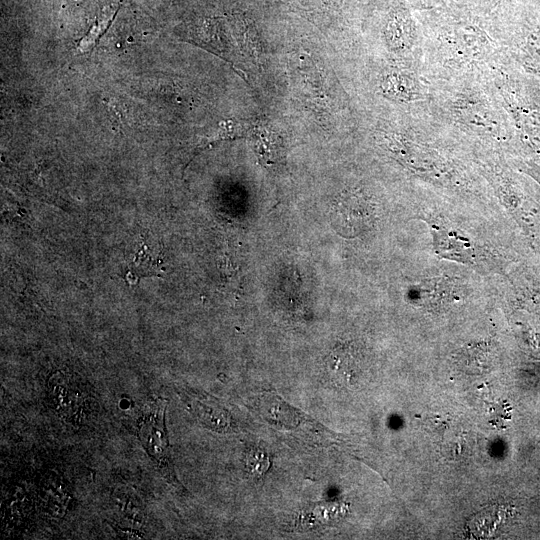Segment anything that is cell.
I'll return each mask as SVG.
<instances>
[{
	"label": "cell",
	"instance_id": "1",
	"mask_svg": "<svg viewBox=\"0 0 540 540\" xmlns=\"http://www.w3.org/2000/svg\"><path fill=\"white\" fill-rule=\"evenodd\" d=\"M167 401L156 398L145 407L138 424L139 439L162 476L180 488L175 474L165 425Z\"/></svg>",
	"mask_w": 540,
	"mask_h": 540
},
{
	"label": "cell",
	"instance_id": "2",
	"mask_svg": "<svg viewBox=\"0 0 540 540\" xmlns=\"http://www.w3.org/2000/svg\"><path fill=\"white\" fill-rule=\"evenodd\" d=\"M330 221L339 235L352 238L372 225L373 211L361 198L353 195L342 196L331 208Z\"/></svg>",
	"mask_w": 540,
	"mask_h": 540
},
{
	"label": "cell",
	"instance_id": "3",
	"mask_svg": "<svg viewBox=\"0 0 540 540\" xmlns=\"http://www.w3.org/2000/svg\"><path fill=\"white\" fill-rule=\"evenodd\" d=\"M434 253L443 259L474 264L476 249L472 240L460 231L434 220L428 221Z\"/></svg>",
	"mask_w": 540,
	"mask_h": 540
},
{
	"label": "cell",
	"instance_id": "4",
	"mask_svg": "<svg viewBox=\"0 0 540 540\" xmlns=\"http://www.w3.org/2000/svg\"><path fill=\"white\" fill-rule=\"evenodd\" d=\"M461 287L456 279L448 276H437L423 279L412 285L409 296L413 303L427 308H441L459 300Z\"/></svg>",
	"mask_w": 540,
	"mask_h": 540
},
{
	"label": "cell",
	"instance_id": "5",
	"mask_svg": "<svg viewBox=\"0 0 540 540\" xmlns=\"http://www.w3.org/2000/svg\"><path fill=\"white\" fill-rule=\"evenodd\" d=\"M48 395L54 409L61 415H70L77 406V395L74 393L72 382L69 377L61 371L51 375L48 380Z\"/></svg>",
	"mask_w": 540,
	"mask_h": 540
},
{
	"label": "cell",
	"instance_id": "6",
	"mask_svg": "<svg viewBox=\"0 0 540 540\" xmlns=\"http://www.w3.org/2000/svg\"><path fill=\"white\" fill-rule=\"evenodd\" d=\"M260 412L268 422L288 428L297 422L294 410L285 402L271 394H265L259 401Z\"/></svg>",
	"mask_w": 540,
	"mask_h": 540
},
{
	"label": "cell",
	"instance_id": "7",
	"mask_svg": "<svg viewBox=\"0 0 540 540\" xmlns=\"http://www.w3.org/2000/svg\"><path fill=\"white\" fill-rule=\"evenodd\" d=\"M42 502L45 511L54 517H62L67 509L69 494L61 481L49 479L42 486Z\"/></svg>",
	"mask_w": 540,
	"mask_h": 540
},
{
	"label": "cell",
	"instance_id": "8",
	"mask_svg": "<svg viewBox=\"0 0 540 540\" xmlns=\"http://www.w3.org/2000/svg\"><path fill=\"white\" fill-rule=\"evenodd\" d=\"M188 406L194 414L214 430H222L228 423L227 414L214 404L203 401L198 397H187Z\"/></svg>",
	"mask_w": 540,
	"mask_h": 540
},
{
	"label": "cell",
	"instance_id": "9",
	"mask_svg": "<svg viewBox=\"0 0 540 540\" xmlns=\"http://www.w3.org/2000/svg\"><path fill=\"white\" fill-rule=\"evenodd\" d=\"M117 13V12H116ZM116 13L111 16L103 15L100 20L91 27L90 31L85 37L81 39L77 47L80 52H87L91 50L98 42L101 35L107 30L111 22L113 21Z\"/></svg>",
	"mask_w": 540,
	"mask_h": 540
},
{
	"label": "cell",
	"instance_id": "10",
	"mask_svg": "<svg viewBox=\"0 0 540 540\" xmlns=\"http://www.w3.org/2000/svg\"><path fill=\"white\" fill-rule=\"evenodd\" d=\"M246 466L248 470L255 474L261 475L269 467L267 455L260 449H252L246 457Z\"/></svg>",
	"mask_w": 540,
	"mask_h": 540
}]
</instances>
